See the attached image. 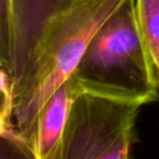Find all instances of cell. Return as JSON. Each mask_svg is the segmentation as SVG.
<instances>
[{
  "label": "cell",
  "instance_id": "cell-7",
  "mask_svg": "<svg viewBox=\"0 0 159 159\" xmlns=\"http://www.w3.org/2000/svg\"><path fill=\"white\" fill-rule=\"evenodd\" d=\"M13 46V2L0 0V63L10 71Z\"/></svg>",
  "mask_w": 159,
  "mask_h": 159
},
{
  "label": "cell",
  "instance_id": "cell-2",
  "mask_svg": "<svg viewBox=\"0 0 159 159\" xmlns=\"http://www.w3.org/2000/svg\"><path fill=\"white\" fill-rule=\"evenodd\" d=\"M124 0H79L50 27L33 60L13 86L14 123L29 139L38 112L73 74L100 25Z\"/></svg>",
  "mask_w": 159,
  "mask_h": 159
},
{
  "label": "cell",
  "instance_id": "cell-1",
  "mask_svg": "<svg viewBox=\"0 0 159 159\" xmlns=\"http://www.w3.org/2000/svg\"><path fill=\"white\" fill-rule=\"evenodd\" d=\"M72 75L85 92L144 105L158 99V81L139 30L135 0H124L100 25Z\"/></svg>",
  "mask_w": 159,
  "mask_h": 159
},
{
  "label": "cell",
  "instance_id": "cell-3",
  "mask_svg": "<svg viewBox=\"0 0 159 159\" xmlns=\"http://www.w3.org/2000/svg\"><path fill=\"white\" fill-rule=\"evenodd\" d=\"M144 104L83 91L69 113L57 159H126Z\"/></svg>",
  "mask_w": 159,
  "mask_h": 159
},
{
  "label": "cell",
  "instance_id": "cell-4",
  "mask_svg": "<svg viewBox=\"0 0 159 159\" xmlns=\"http://www.w3.org/2000/svg\"><path fill=\"white\" fill-rule=\"evenodd\" d=\"M13 46L10 75L13 86L33 60L50 27L79 0H12Z\"/></svg>",
  "mask_w": 159,
  "mask_h": 159
},
{
  "label": "cell",
  "instance_id": "cell-6",
  "mask_svg": "<svg viewBox=\"0 0 159 159\" xmlns=\"http://www.w3.org/2000/svg\"><path fill=\"white\" fill-rule=\"evenodd\" d=\"M139 30L159 85V0H135Z\"/></svg>",
  "mask_w": 159,
  "mask_h": 159
},
{
  "label": "cell",
  "instance_id": "cell-5",
  "mask_svg": "<svg viewBox=\"0 0 159 159\" xmlns=\"http://www.w3.org/2000/svg\"><path fill=\"white\" fill-rule=\"evenodd\" d=\"M82 92L71 75L46 100L30 134L34 159H57L71 106Z\"/></svg>",
  "mask_w": 159,
  "mask_h": 159
}]
</instances>
